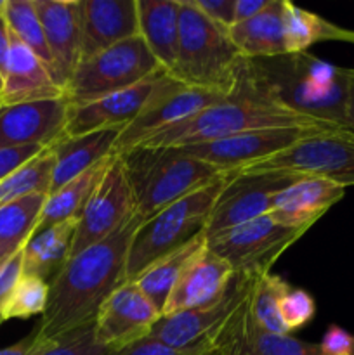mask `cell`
I'll use <instances>...</instances> for the list:
<instances>
[{
	"instance_id": "cell-15",
	"label": "cell",
	"mask_w": 354,
	"mask_h": 355,
	"mask_svg": "<svg viewBox=\"0 0 354 355\" xmlns=\"http://www.w3.org/2000/svg\"><path fill=\"white\" fill-rule=\"evenodd\" d=\"M71 104L59 99L0 106V148L44 146L51 148L65 137Z\"/></svg>"
},
{
	"instance_id": "cell-22",
	"label": "cell",
	"mask_w": 354,
	"mask_h": 355,
	"mask_svg": "<svg viewBox=\"0 0 354 355\" xmlns=\"http://www.w3.org/2000/svg\"><path fill=\"white\" fill-rule=\"evenodd\" d=\"M62 96L65 90L54 82L47 66L10 33V51L3 73L0 106L59 99Z\"/></svg>"
},
{
	"instance_id": "cell-11",
	"label": "cell",
	"mask_w": 354,
	"mask_h": 355,
	"mask_svg": "<svg viewBox=\"0 0 354 355\" xmlns=\"http://www.w3.org/2000/svg\"><path fill=\"white\" fill-rule=\"evenodd\" d=\"M288 172H233L228 184L215 200L205 227V238L246 224L269 214L271 200L298 179Z\"/></svg>"
},
{
	"instance_id": "cell-28",
	"label": "cell",
	"mask_w": 354,
	"mask_h": 355,
	"mask_svg": "<svg viewBox=\"0 0 354 355\" xmlns=\"http://www.w3.org/2000/svg\"><path fill=\"white\" fill-rule=\"evenodd\" d=\"M283 28L287 54H301L319 42L339 40L354 44V31L344 30L288 0H283Z\"/></svg>"
},
{
	"instance_id": "cell-43",
	"label": "cell",
	"mask_w": 354,
	"mask_h": 355,
	"mask_svg": "<svg viewBox=\"0 0 354 355\" xmlns=\"http://www.w3.org/2000/svg\"><path fill=\"white\" fill-rule=\"evenodd\" d=\"M51 343L52 342L42 340L40 335L37 333V329H33V331H31L26 338L21 340V342L0 350V355H40Z\"/></svg>"
},
{
	"instance_id": "cell-6",
	"label": "cell",
	"mask_w": 354,
	"mask_h": 355,
	"mask_svg": "<svg viewBox=\"0 0 354 355\" xmlns=\"http://www.w3.org/2000/svg\"><path fill=\"white\" fill-rule=\"evenodd\" d=\"M231 175L233 172L219 177L142 220L128 246L125 281H135L156 260L203 234L215 200Z\"/></svg>"
},
{
	"instance_id": "cell-42",
	"label": "cell",
	"mask_w": 354,
	"mask_h": 355,
	"mask_svg": "<svg viewBox=\"0 0 354 355\" xmlns=\"http://www.w3.org/2000/svg\"><path fill=\"white\" fill-rule=\"evenodd\" d=\"M319 349L323 355H354V336L340 326L332 324L326 329Z\"/></svg>"
},
{
	"instance_id": "cell-49",
	"label": "cell",
	"mask_w": 354,
	"mask_h": 355,
	"mask_svg": "<svg viewBox=\"0 0 354 355\" xmlns=\"http://www.w3.org/2000/svg\"><path fill=\"white\" fill-rule=\"evenodd\" d=\"M3 262H6V259H3V257L0 255V267H2V263H3Z\"/></svg>"
},
{
	"instance_id": "cell-35",
	"label": "cell",
	"mask_w": 354,
	"mask_h": 355,
	"mask_svg": "<svg viewBox=\"0 0 354 355\" xmlns=\"http://www.w3.org/2000/svg\"><path fill=\"white\" fill-rule=\"evenodd\" d=\"M243 355H323V352L316 343L302 342L292 335L264 331L252 318L243 342Z\"/></svg>"
},
{
	"instance_id": "cell-23",
	"label": "cell",
	"mask_w": 354,
	"mask_h": 355,
	"mask_svg": "<svg viewBox=\"0 0 354 355\" xmlns=\"http://www.w3.org/2000/svg\"><path fill=\"white\" fill-rule=\"evenodd\" d=\"M121 128L90 132L83 135H65L59 139L52 149L56 156L54 175H52L51 193L58 191L69 180L85 173L97 163L115 155V146L120 137ZM49 193V194H51Z\"/></svg>"
},
{
	"instance_id": "cell-26",
	"label": "cell",
	"mask_w": 354,
	"mask_h": 355,
	"mask_svg": "<svg viewBox=\"0 0 354 355\" xmlns=\"http://www.w3.org/2000/svg\"><path fill=\"white\" fill-rule=\"evenodd\" d=\"M78 220L71 218L33 232L23 248V272L51 283L69 260Z\"/></svg>"
},
{
	"instance_id": "cell-40",
	"label": "cell",
	"mask_w": 354,
	"mask_h": 355,
	"mask_svg": "<svg viewBox=\"0 0 354 355\" xmlns=\"http://www.w3.org/2000/svg\"><path fill=\"white\" fill-rule=\"evenodd\" d=\"M23 250L14 253L12 257L6 260L0 267V314H2V307L10 297L16 284L19 283L21 276H23ZM0 324H2V318H0Z\"/></svg>"
},
{
	"instance_id": "cell-20",
	"label": "cell",
	"mask_w": 354,
	"mask_h": 355,
	"mask_svg": "<svg viewBox=\"0 0 354 355\" xmlns=\"http://www.w3.org/2000/svg\"><path fill=\"white\" fill-rule=\"evenodd\" d=\"M346 194V187L314 175H301L271 200L269 217L278 224L309 231Z\"/></svg>"
},
{
	"instance_id": "cell-34",
	"label": "cell",
	"mask_w": 354,
	"mask_h": 355,
	"mask_svg": "<svg viewBox=\"0 0 354 355\" xmlns=\"http://www.w3.org/2000/svg\"><path fill=\"white\" fill-rule=\"evenodd\" d=\"M49 300V283L37 276L23 274L19 283L2 307V322L10 319H28L44 314Z\"/></svg>"
},
{
	"instance_id": "cell-7",
	"label": "cell",
	"mask_w": 354,
	"mask_h": 355,
	"mask_svg": "<svg viewBox=\"0 0 354 355\" xmlns=\"http://www.w3.org/2000/svg\"><path fill=\"white\" fill-rule=\"evenodd\" d=\"M163 73L162 66L137 35L92 58L82 59L66 83L65 97L71 106H82L132 89Z\"/></svg>"
},
{
	"instance_id": "cell-32",
	"label": "cell",
	"mask_w": 354,
	"mask_h": 355,
	"mask_svg": "<svg viewBox=\"0 0 354 355\" xmlns=\"http://www.w3.org/2000/svg\"><path fill=\"white\" fill-rule=\"evenodd\" d=\"M3 17H6V23L9 26L10 33L21 44L26 45L47 66L52 78H54V61H52V55L49 52L44 28H42L40 19H38L33 0H7Z\"/></svg>"
},
{
	"instance_id": "cell-16",
	"label": "cell",
	"mask_w": 354,
	"mask_h": 355,
	"mask_svg": "<svg viewBox=\"0 0 354 355\" xmlns=\"http://www.w3.org/2000/svg\"><path fill=\"white\" fill-rule=\"evenodd\" d=\"M255 279L257 277L236 274L231 288L222 300L208 307L162 315L158 322L153 326L149 336L172 349H193L215 328H219L229 318V314L245 300L246 295L252 291Z\"/></svg>"
},
{
	"instance_id": "cell-24",
	"label": "cell",
	"mask_w": 354,
	"mask_h": 355,
	"mask_svg": "<svg viewBox=\"0 0 354 355\" xmlns=\"http://www.w3.org/2000/svg\"><path fill=\"white\" fill-rule=\"evenodd\" d=\"M139 37L163 71L176 66L179 51L180 0H137Z\"/></svg>"
},
{
	"instance_id": "cell-18",
	"label": "cell",
	"mask_w": 354,
	"mask_h": 355,
	"mask_svg": "<svg viewBox=\"0 0 354 355\" xmlns=\"http://www.w3.org/2000/svg\"><path fill=\"white\" fill-rule=\"evenodd\" d=\"M62 90L82 59L80 0H33Z\"/></svg>"
},
{
	"instance_id": "cell-36",
	"label": "cell",
	"mask_w": 354,
	"mask_h": 355,
	"mask_svg": "<svg viewBox=\"0 0 354 355\" xmlns=\"http://www.w3.org/2000/svg\"><path fill=\"white\" fill-rule=\"evenodd\" d=\"M113 350L97 340L94 322L54 340L40 355H111Z\"/></svg>"
},
{
	"instance_id": "cell-25",
	"label": "cell",
	"mask_w": 354,
	"mask_h": 355,
	"mask_svg": "<svg viewBox=\"0 0 354 355\" xmlns=\"http://www.w3.org/2000/svg\"><path fill=\"white\" fill-rule=\"evenodd\" d=\"M233 44L246 59H269L287 54L283 28V0H269L252 19L229 28Z\"/></svg>"
},
{
	"instance_id": "cell-27",
	"label": "cell",
	"mask_w": 354,
	"mask_h": 355,
	"mask_svg": "<svg viewBox=\"0 0 354 355\" xmlns=\"http://www.w3.org/2000/svg\"><path fill=\"white\" fill-rule=\"evenodd\" d=\"M113 158L115 155H111L110 158L103 159L96 166L87 170L85 173L69 180L68 184L49 194L47 200H45L44 210H42L40 220H38L37 231L61 224V222L71 220V218H80L87 201H89V198L92 196L96 187L103 180L104 173L110 168Z\"/></svg>"
},
{
	"instance_id": "cell-33",
	"label": "cell",
	"mask_w": 354,
	"mask_h": 355,
	"mask_svg": "<svg viewBox=\"0 0 354 355\" xmlns=\"http://www.w3.org/2000/svg\"><path fill=\"white\" fill-rule=\"evenodd\" d=\"M288 288L290 284L276 274L257 277L252 291V314L260 329L273 335H290L280 314V300Z\"/></svg>"
},
{
	"instance_id": "cell-37",
	"label": "cell",
	"mask_w": 354,
	"mask_h": 355,
	"mask_svg": "<svg viewBox=\"0 0 354 355\" xmlns=\"http://www.w3.org/2000/svg\"><path fill=\"white\" fill-rule=\"evenodd\" d=\"M280 314L287 331L294 333L312 321L316 314L314 298L301 288L290 286L280 300Z\"/></svg>"
},
{
	"instance_id": "cell-48",
	"label": "cell",
	"mask_w": 354,
	"mask_h": 355,
	"mask_svg": "<svg viewBox=\"0 0 354 355\" xmlns=\"http://www.w3.org/2000/svg\"><path fill=\"white\" fill-rule=\"evenodd\" d=\"M2 87H3V78L2 75H0V97H2Z\"/></svg>"
},
{
	"instance_id": "cell-38",
	"label": "cell",
	"mask_w": 354,
	"mask_h": 355,
	"mask_svg": "<svg viewBox=\"0 0 354 355\" xmlns=\"http://www.w3.org/2000/svg\"><path fill=\"white\" fill-rule=\"evenodd\" d=\"M203 354V347L201 343L194 345L193 349H172V347L165 345V343L158 342V340L146 336V338L139 340V342L132 343V345L124 347V349L117 350L111 355H201Z\"/></svg>"
},
{
	"instance_id": "cell-31",
	"label": "cell",
	"mask_w": 354,
	"mask_h": 355,
	"mask_svg": "<svg viewBox=\"0 0 354 355\" xmlns=\"http://www.w3.org/2000/svg\"><path fill=\"white\" fill-rule=\"evenodd\" d=\"M54 166L56 156L51 146L0 182V205H6L9 201L19 200L24 196H31V194L49 196Z\"/></svg>"
},
{
	"instance_id": "cell-12",
	"label": "cell",
	"mask_w": 354,
	"mask_h": 355,
	"mask_svg": "<svg viewBox=\"0 0 354 355\" xmlns=\"http://www.w3.org/2000/svg\"><path fill=\"white\" fill-rule=\"evenodd\" d=\"M323 130H335L330 127H273L242 132L219 141L203 142L180 148L193 158L210 163L222 172H239L252 163L276 156L292 148L302 139Z\"/></svg>"
},
{
	"instance_id": "cell-1",
	"label": "cell",
	"mask_w": 354,
	"mask_h": 355,
	"mask_svg": "<svg viewBox=\"0 0 354 355\" xmlns=\"http://www.w3.org/2000/svg\"><path fill=\"white\" fill-rule=\"evenodd\" d=\"M142 218L135 217L104 241L83 250L65 263L49 283V300L37 333L54 342L96 321L101 305L125 283L128 246Z\"/></svg>"
},
{
	"instance_id": "cell-5",
	"label": "cell",
	"mask_w": 354,
	"mask_h": 355,
	"mask_svg": "<svg viewBox=\"0 0 354 355\" xmlns=\"http://www.w3.org/2000/svg\"><path fill=\"white\" fill-rule=\"evenodd\" d=\"M246 58L233 44L228 28L214 23L191 3L180 0L179 51L172 78L189 87L229 97L236 89Z\"/></svg>"
},
{
	"instance_id": "cell-41",
	"label": "cell",
	"mask_w": 354,
	"mask_h": 355,
	"mask_svg": "<svg viewBox=\"0 0 354 355\" xmlns=\"http://www.w3.org/2000/svg\"><path fill=\"white\" fill-rule=\"evenodd\" d=\"M194 7L203 16L224 28H231L235 24V6L236 0H191Z\"/></svg>"
},
{
	"instance_id": "cell-30",
	"label": "cell",
	"mask_w": 354,
	"mask_h": 355,
	"mask_svg": "<svg viewBox=\"0 0 354 355\" xmlns=\"http://www.w3.org/2000/svg\"><path fill=\"white\" fill-rule=\"evenodd\" d=\"M205 243H207L205 234L198 236L196 239H193L191 243L184 245L183 248L176 250V252L169 253V255L156 260L155 263H151V266L134 281V283L137 284L139 290L153 302V305H155L160 312H163V307H165L167 300H169L170 291H172L180 270L184 269L187 260H189Z\"/></svg>"
},
{
	"instance_id": "cell-10",
	"label": "cell",
	"mask_w": 354,
	"mask_h": 355,
	"mask_svg": "<svg viewBox=\"0 0 354 355\" xmlns=\"http://www.w3.org/2000/svg\"><path fill=\"white\" fill-rule=\"evenodd\" d=\"M224 96L208 92V90L189 87L170 75L156 78L151 94L146 99L137 116L125 128H121L120 137L115 146V155L128 151L139 146L151 135L200 113L201 110L224 101Z\"/></svg>"
},
{
	"instance_id": "cell-2",
	"label": "cell",
	"mask_w": 354,
	"mask_h": 355,
	"mask_svg": "<svg viewBox=\"0 0 354 355\" xmlns=\"http://www.w3.org/2000/svg\"><path fill=\"white\" fill-rule=\"evenodd\" d=\"M347 75L349 68H339L301 52L246 59L236 87L294 113L349 128Z\"/></svg>"
},
{
	"instance_id": "cell-17",
	"label": "cell",
	"mask_w": 354,
	"mask_h": 355,
	"mask_svg": "<svg viewBox=\"0 0 354 355\" xmlns=\"http://www.w3.org/2000/svg\"><path fill=\"white\" fill-rule=\"evenodd\" d=\"M235 276V269L205 243L180 270L162 315L217 304L226 297Z\"/></svg>"
},
{
	"instance_id": "cell-4",
	"label": "cell",
	"mask_w": 354,
	"mask_h": 355,
	"mask_svg": "<svg viewBox=\"0 0 354 355\" xmlns=\"http://www.w3.org/2000/svg\"><path fill=\"white\" fill-rule=\"evenodd\" d=\"M118 156L130 187L135 214L142 220L229 173L193 158L180 148L135 146Z\"/></svg>"
},
{
	"instance_id": "cell-46",
	"label": "cell",
	"mask_w": 354,
	"mask_h": 355,
	"mask_svg": "<svg viewBox=\"0 0 354 355\" xmlns=\"http://www.w3.org/2000/svg\"><path fill=\"white\" fill-rule=\"evenodd\" d=\"M346 120L351 130H354V68H349L347 75V101H346Z\"/></svg>"
},
{
	"instance_id": "cell-19",
	"label": "cell",
	"mask_w": 354,
	"mask_h": 355,
	"mask_svg": "<svg viewBox=\"0 0 354 355\" xmlns=\"http://www.w3.org/2000/svg\"><path fill=\"white\" fill-rule=\"evenodd\" d=\"M80 30L82 59L137 37V0H80Z\"/></svg>"
},
{
	"instance_id": "cell-9",
	"label": "cell",
	"mask_w": 354,
	"mask_h": 355,
	"mask_svg": "<svg viewBox=\"0 0 354 355\" xmlns=\"http://www.w3.org/2000/svg\"><path fill=\"white\" fill-rule=\"evenodd\" d=\"M307 231L292 229L264 217L221 232L207 239L215 255L224 259L239 276L259 277L271 274V267L278 259L298 241Z\"/></svg>"
},
{
	"instance_id": "cell-39",
	"label": "cell",
	"mask_w": 354,
	"mask_h": 355,
	"mask_svg": "<svg viewBox=\"0 0 354 355\" xmlns=\"http://www.w3.org/2000/svg\"><path fill=\"white\" fill-rule=\"evenodd\" d=\"M44 149V146H16V148H0V182L3 179L10 175V173L16 172L17 168H21L23 165H26L30 159H33L35 156L40 155Z\"/></svg>"
},
{
	"instance_id": "cell-13",
	"label": "cell",
	"mask_w": 354,
	"mask_h": 355,
	"mask_svg": "<svg viewBox=\"0 0 354 355\" xmlns=\"http://www.w3.org/2000/svg\"><path fill=\"white\" fill-rule=\"evenodd\" d=\"M134 217L135 207L130 187L120 156L115 155L110 168L80 215L69 259L113 236Z\"/></svg>"
},
{
	"instance_id": "cell-3",
	"label": "cell",
	"mask_w": 354,
	"mask_h": 355,
	"mask_svg": "<svg viewBox=\"0 0 354 355\" xmlns=\"http://www.w3.org/2000/svg\"><path fill=\"white\" fill-rule=\"evenodd\" d=\"M273 127H330L346 128L325 123L305 114L276 106L273 103L250 96L236 87L235 92L221 103L201 110L200 113L158 132L139 146L153 148H184L231 137L242 132ZM135 148V146H134Z\"/></svg>"
},
{
	"instance_id": "cell-47",
	"label": "cell",
	"mask_w": 354,
	"mask_h": 355,
	"mask_svg": "<svg viewBox=\"0 0 354 355\" xmlns=\"http://www.w3.org/2000/svg\"><path fill=\"white\" fill-rule=\"evenodd\" d=\"M6 3H7V0H0V17L3 16V10H6Z\"/></svg>"
},
{
	"instance_id": "cell-14",
	"label": "cell",
	"mask_w": 354,
	"mask_h": 355,
	"mask_svg": "<svg viewBox=\"0 0 354 355\" xmlns=\"http://www.w3.org/2000/svg\"><path fill=\"white\" fill-rule=\"evenodd\" d=\"M162 312L142 293L134 281H125L101 305L94 321L96 336L104 347L117 352L146 338Z\"/></svg>"
},
{
	"instance_id": "cell-44",
	"label": "cell",
	"mask_w": 354,
	"mask_h": 355,
	"mask_svg": "<svg viewBox=\"0 0 354 355\" xmlns=\"http://www.w3.org/2000/svg\"><path fill=\"white\" fill-rule=\"evenodd\" d=\"M269 0H236L235 6V24L252 19L267 7Z\"/></svg>"
},
{
	"instance_id": "cell-45",
	"label": "cell",
	"mask_w": 354,
	"mask_h": 355,
	"mask_svg": "<svg viewBox=\"0 0 354 355\" xmlns=\"http://www.w3.org/2000/svg\"><path fill=\"white\" fill-rule=\"evenodd\" d=\"M9 51H10V31L9 26L6 23V17H0V75L3 78V73H6L7 59H9Z\"/></svg>"
},
{
	"instance_id": "cell-29",
	"label": "cell",
	"mask_w": 354,
	"mask_h": 355,
	"mask_svg": "<svg viewBox=\"0 0 354 355\" xmlns=\"http://www.w3.org/2000/svg\"><path fill=\"white\" fill-rule=\"evenodd\" d=\"M45 200L44 194H31L0 205V255L3 259L23 250L37 231Z\"/></svg>"
},
{
	"instance_id": "cell-8",
	"label": "cell",
	"mask_w": 354,
	"mask_h": 355,
	"mask_svg": "<svg viewBox=\"0 0 354 355\" xmlns=\"http://www.w3.org/2000/svg\"><path fill=\"white\" fill-rule=\"evenodd\" d=\"M239 172H288L321 177L342 187L354 186V130L335 128L318 132Z\"/></svg>"
},
{
	"instance_id": "cell-21",
	"label": "cell",
	"mask_w": 354,
	"mask_h": 355,
	"mask_svg": "<svg viewBox=\"0 0 354 355\" xmlns=\"http://www.w3.org/2000/svg\"><path fill=\"white\" fill-rule=\"evenodd\" d=\"M156 78L146 80L132 89L101 97L82 106H71L65 135L73 137V135L90 134L106 128H125L144 106Z\"/></svg>"
}]
</instances>
